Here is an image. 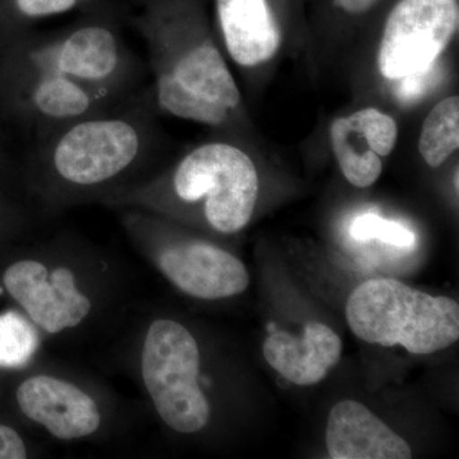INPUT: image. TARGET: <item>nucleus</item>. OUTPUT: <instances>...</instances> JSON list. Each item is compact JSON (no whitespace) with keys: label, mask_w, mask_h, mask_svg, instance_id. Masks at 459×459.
Here are the masks:
<instances>
[{"label":"nucleus","mask_w":459,"mask_h":459,"mask_svg":"<svg viewBox=\"0 0 459 459\" xmlns=\"http://www.w3.org/2000/svg\"><path fill=\"white\" fill-rule=\"evenodd\" d=\"M155 111L146 89L105 113L42 135L35 164L41 198L65 205L131 186L155 150Z\"/></svg>","instance_id":"f257e3e1"},{"label":"nucleus","mask_w":459,"mask_h":459,"mask_svg":"<svg viewBox=\"0 0 459 459\" xmlns=\"http://www.w3.org/2000/svg\"><path fill=\"white\" fill-rule=\"evenodd\" d=\"M129 22L147 47L157 110L214 128L234 120L241 101L237 82L222 54L186 17L179 0H141Z\"/></svg>","instance_id":"f03ea898"},{"label":"nucleus","mask_w":459,"mask_h":459,"mask_svg":"<svg viewBox=\"0 0 459 459\" xmlns=\"http://www.w3.org/2000/svg\"><path fill=\"white\" fill-rule=\"evenodd\" d=\"M258 190V171L249 155L228 142H210L166 174L133 183L105 201L155 214L201 205L198 211L211 229L231 235L249 223Z\"/></svg>","instance_id":"7ed1b4c3"},{"label":"nucleus","mask_w":459,"mask_h":459,"mask_svg":"<svg viewBox=\"0 0 459 459\" xmlns=\"http://www.w3.org/2000/svg\"><path fill=\"white\" fill-rule=\"evenodd\" d=\"M346 319L356 337L402 346L415 355L448 349L459 338V305L394 279L365 281L350 295Z\"/></svg>","instance_id":"20e7f679"},{"label":"nucleus","mask_w":459,"mask_h":459,"mask_svg":"<svg viewBox=\"0 0 459 459\" xmlns=\"http://www.w3.org/2000/svg\"><path fill=\"white\" fill-rule=\"evenodd\" d=\"M14 65L59 75L115 101L132 96L144 72L105 13L92 14L62 31L31 36L21 44Z\"/></svg>","instance_id":"39448f33"},{"label":"nucleus","mask_w":459,"mask_h":459,"mask_svg":"<svg viewBox=\"0 0 459 459\" xmlns=\"http://www.w3.org/2000/svg\"><path fill=\"white\" fill-rule=\"evenodd\" d=\"M199 373L201 351L189 329L177 320H153L142 343L141 377L157 415L177 433H199L210 422Z\"/></svg>","instance_id":"423d86ee"},{"label":"nucleus","mask_w":459,"mask_h":459,"mask_svg":"<svg viewBox=\"0 0 459 459\" xmlns=\"http://www.w3.org/2000/svg\"><path fill=\"white\" fill-rule=\"evenodd\" d=\"M126 226L152 247L160 272L184 294L220 300L243 294L249 286V273L240 259L205 241L172 238L155 213L134 210L126 214Z\"/></svg>","instance_id":"0eeeda50"},{"label":"nucleus","mask_w":459,"mask_h":459,"mask_svg":"<svg viewBox=\"0 0 459 459\" xmlns=\"http://www.w3.org/2000/svg\"><path fill=\"white\" fill-rule=\"evenodd\" d=\"M457 0H401L386 20L377 66L395 81L437 62L458 30Z\"/></svg>","instance_id":"6e6552de"},{"label":"nucleus","mask_w":459,"mask_h":459,"mask_svg":"<svg viewBox=\"0 0 459 459\" xmlns=\"http://www.w3.org/2000/svg\"><path fill=\"white\" fill-rule=\"evenodd\" d=\"M3 283L31 322L48 334L77 328L92 312V299L78 285L74 270L22 259L9 265Z\"/></svg>","instance_id":"1a4fd4ad"},{"label":"nucleus","mask_w":459,"mask_h":459,"mask_svg":"<svg viewBox=\"0 0 459 459\" xmlns=\"http://www.w3.org/2000/svg\"><path fill=\"white\" fill-rule=\"evenodd\" d=\"M21 412L57 440L72 442L96 434L102 412L92 395L69 380L49 374L27 377L17 388Z\"/></svg>","instance_id":"9d476101"},{"label":"nucleus","mask_w":459,"mask_h":459,"mask_svg":"<svg viewBox=\"0 0 459 459\" xmlns=\"http://www.w3.org/2000/svg\"><path fill=\"white\" fill-rule=\"evenodd\" d=\"M17 105L39 135L105 113L123 101L49 72L16 65Z\"/></svg>","instance_id":"9b49d317"},{"label":"nucleus","mask_w":459,"mask_h":459,"mask_svg":"<svg viewBox=\"0 0 459 459\" xmlns=\"http://www.w3.org/2000/svg\"><path fill=\"white\" fill-rule=\"evenodd\" d=\"M325 443L333 459H410L409 443L360 402L344 400L328 416Z\"/></svg>","instance_id":"f8f14e48"},{"label":"nucleus","mask_w":459,"mask_h":459,"mask_svg":"<svg viewBox=\"0 0 459 459\" xmlns=\"http://www.w3.org/2000/svg\"><path fill=\"white\" fill-rule=\"evenodd\" d=\"M342 350L336 332L320 322L307 323L299 337L276 332L263 344L268 364L289 382L301 386L322 382L340 361Z\"/></svg>","instance_id":"ddd939ff"},{"label":"nucleus","mask_w":459,"mask_h":459,"mask_svg":"<svg viewBox=\"0 0 459 459\" xmlns=\"http://www.w3.org/2000/svg\"><path fill=\"white\" fill-rule=\"evenodd\" d=\"M226 50L237 65L252 68L280 49L281 30L267 0H216Z\"/></svg>","instance_id":"4468645a"},{"label":"nucleus","mask_w":459,"mask_h":459,"mask_svg":"<svg viewBox=\"0 0 459 459\" xmlns=\"http://www.w3.org/2000/svg\"><path fill=\"white\" fill-rule=\"evenodd\" d=\"M329 138L341 171L353 186L368 188L379 179L382 157L374 152L370 138L353 114L334 120Z\"/></svg>","instance_id":"2eb2a0df"},{"label":"nucleus","mask_w":459,"mask_h":459,"mask_svg":"<svg viewBox=\"0 0 459 459\" xmlns=\"http://www.w3.org/2000/svg\"><path fill=\"white\" fill-rule=\"evenodd\" d=\"M459 146V99H444L435 105L422 126L419 151L431 168H439Z\"/></svg>","instance_id":"dca6fc26"},{"label":"nucleus","mask_w":459,"mask_h":459,"mask_svg":"<svg viewBox=\"0 0 459 459\" xmlns=\"http://www.w3.org/2000/svg\"><path fill=\"white\" fill-rule=\"evenodd\" d=\"M350 232L355 240L362 243L374 238L397 247H412L416 243L415 234L406 226L391 220L382 219L374 213L356 217L351 223Z\"/></svg>","instance_id":"f3484780"},{"label":"nucleus","mask_w":459,"mask_h":459,"mask_svg":"<svg viewBox=\"0 0 459 459\" xmlns=\"http://www.w3.org/2000/svg\"><path fill=\"white\" fill-rule=\"evenodd\" d=\"M104 0H9L14 16L22 22H35L45 18L68 13L77 8L98 7Z\"/></svg>","instance_id":"a211bd4d"},{"label":"nucleus","mask_w":459,"mask_h":459,"mask_svg":"<svg viewBox=\"0 0 459 459\" xmlns=\"http://www.w3.org/2000/svg\"><path fill=\"white\" fill-rule=\"evenodd\" d=\"M30 346L29 334L14 316L0 318V362L13 364L25 356L26 349Z\"/></svg>","instance_id":"6ab92c4d"},{"label":"nucleus","mask_w":459,"mask_h":459,"mask_svg":"<svg viewBox=\"0 0 459 459\" xmlns=\"http://www.w3.org/2000/svg\"><path fill=\"white\" fill-rule=\"evenodd\" d=\"M439 69H437V62L429 66L425 71L419 74L407 75V77L400 78L395 93L402 102H412L421 98L434 86L435 81L439 78Z\"/></svg>","instance_id":"aec40b11"},{"label":"nucleus","mask_w":459,"mask_h":459,"mask_svg":"<svg viewBox=\"0 0 459 459\" xmlns=\"http://www.w3.org/2000/svg\"><path fill=\"white\" fill-rule=\"evenodd\" d=\"M27 458L26 444L13 428L0 424V459Z\"/></svg>","instance_id":"412c9836"},{"label":"nucleus","mask_w":459,"mask_h":459,"mask_svg":"<svg viewBox=\"0 0 459 459\" xmlns=\"http://www.w3.org/2000/svg\"><path fill=\"white\" fill-rule=\"evenodd\" d=\"M380 0H334V4L350 14H361L369 11Z\"/></svg>","instance_id":"4be33fe9"}]
</instances>
